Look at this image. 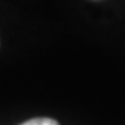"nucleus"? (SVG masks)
I'll list each match as a JSON object with an SVG mask.
<instances>
[{
	"instance_id": "1",
	"label": "nucleus",
	"mask_w": 125,
	"mask_h": 125,
	"mask_svg": "<svg viewBox=\"0 0 125 125\" xmlns=\"http://www.w3.org/2000/svg\"><path fill=\"white\" fill-rule=\"evenodd\" d=\"M21 125H59V124L50 118H36V119H30L27 122H23Z\"/></svg>"
}]
</instances>
